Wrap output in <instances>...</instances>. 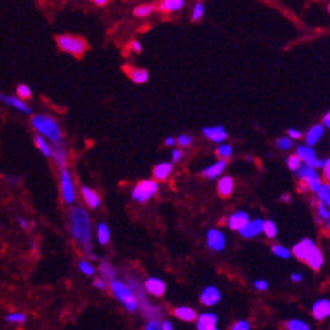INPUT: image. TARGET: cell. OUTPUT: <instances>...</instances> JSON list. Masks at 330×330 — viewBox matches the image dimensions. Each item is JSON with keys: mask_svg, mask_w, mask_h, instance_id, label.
Returning a JSON list of instances; mask_svg holds the SVG:
<instances>
[{"mask_svg": "<svg viewBox=\"0 0 330 330\" xmlns=\"http://www.w3.org/2000/svg\"><path fill=\"white\" fill-rule=\"evenodd\" d=\"M16 93H18L19 99H22V100H27L31 97V89L27 85H19Z\"/></svg>", "mask_w": 330, "mask_h": 330, "instance_id": "cell-40", "label": "cell"}, {"mask_svg": "<svg viewBox=\"0 0 330 330\" xmlns=\"http://www.w3.org/2000/svg\"><path fill=\"white\" fill-rule=\"evenodd\" d=\"M51 156L54 159V162L57 163V166L61 168H65L66 161H67V155H66V150L61 146L60 143H57L51 148Z\"/></svg>", "mask_w": 330, "mask_h": 330, "instance_id": "cell-20", "label": "cell"}, {"mask_svg": "<svg viewBox=\"0 0 330 330\" xmlns=\"http://www.w3.org/2000/svg\"><path fill=\"white\" fill-rule=\"evenodd\" d=\"M297 155L299 156L300 161H303L305 165L307 166H312V167H322L324 166V161H319L317 159V155H315V151L313 150L312 146H299L297 148Z\"/></svg>", "mask_w": 330, "mask_h": 330, "instance_id": "cell-9", "label": "cell"}, {"mask_svg": "<svg viewBox=\"0 0 330 330\" xmlns=\"http://www.w3.org/2000/svg\"><path fill=\"white\" fill-rule=\"evenodd\" d=\"M78 270L88 276H92L93 274H95V268H93V265H92L89 262H86V260H80V262H78Z\"/></svg>", "mask_w": 330, "mask_h": 330, "instance_id": "cell-34", "label": "cell"}, {"mask_svg": "<svg viewBox=\"0 0 330 330\" xmlns=\"http://www.w3.org/2000/svg\"><path fill=\"white\" fill-rule=\"evenodd\" d=\"M174 314L177 318L182 319V321H187V322L194 321V319L197 318V314H196V312H194L193 309H190V307H186V306L177 307V309L174 310Z\"/></svg>", "mask_w": 330, "mask_h": 330, "instance_id": "cell-24", "label": "cell"}, {"mask_svg": "<svg viewBox=\"0 0 330 330\" xmlns=\"http://www.w3.org/2000/svg\"><path fill=\"white\" fill-rule=\"evenodd\" d=\"M249 328H251L249 322H247V321H239V322H236L232 326V330H248Z\"/></svg>", "mask_w": 330, "mask_h": 330, "instance_id": "cell-44", "label": "cell"}, {"mask_svg": "<svg viewBox=\"0 0 330 330\" xmlns=\"http://www.w3.org/2000/svg\"><path fill=\"white\" fill-rule=\"evenodd\" d=\"M7 322L12 325H22L26 321V315L23 313H11L6 317Z\"/></svg>", "mask_w": 330, "mask_h": 330, "instance_id": "cell-33", "label": "cell"}, {"mask_svg": "<svg viewBox=\"0 0 330 330\" xmlns=\"http://www.w3.org/2000/svg\"><path fill=\"white\" fill-rule=\"evenodd\" d=\"M324 174H325V178L329 181L330 178V161L328 159V161H324Z\"/></svg>", "mask_w": 330, "mask_h": 330, "instance_id": "cell-49", "label": "cell"}, {"mask_svg": "<svg viewBox=\"0 0 330 330\" xmlns=\"http://www.w3.org/2000/svg\"><path fill=\"white\" fill-rule=\"evenodd\" d=\"M161 329L171 330V329H173V325H171V322H168V321H165V322H162V324H161Z\"/></svg>", "mask_w": 330, "mask_h": 330, "instance_id": "cell-55", "label": "cell"}, {"mask_svg": "<svg viewBox=\"0 0 330 330\" xmlns=\"http://www.w3.org/2000/svg\"><path fill=\"white\" fill-rule=\"evenodd\" d=\"M144 329L147 330H158L161 329V322L158 319H150L147 324H146V328Z\"/></svg>", "mask_w": 330, "mask_h": 330, "instance_id": "cell-45", "label": "cell"}, {"mask_svg": "<svg viewBox=\"0 0 330 330\" xmlns=\"http://www.w3.org/2000/svg\"><path fill=\"white\" fill-rule=\"evenodd\" d=\"M263 225L264 221L262 218H256V220H252V221H248L239 229V232L243 237H247V239H252V237H256L259 234L263 232Z\"/></svg>", "mask_w": 330, "mask_h": 330, "instance_id": "cell-11", "label": "cell"}, {"mask_svg": "<svg viewBox=\"0 0 330 330\" xmlns=\"http://www.w3.org/2000/svg\"><path fill=\"white\" fill-rule=\"evenodd\" d=\"M217 154L222 158H229L232 155V147L229 144H221L218 148H217Z\"/></svg>", "mask_w": 330, "mask_h": 330, "instance_id": "cell-42", "label": "cell"}, {"mask_svg": "<svg viewBox=\"0 0 330 330\" xmlns=\"http://www.w3.org/2000/svg\"><path fill=\"white\" fill-rule=\"evenodd\" d=\"M70 232L73 237L84 247L85 252L89 255L90 258L95 259L92 255V244H90V220L86 210L76 206L70 212Z\"/></svg>", "mask_w": 330, "mask_h": 330, "instance_id": "cell-1", "label": "cell"}, {"mask_svg": "<svg viewBox=\"0 0 330 330\" xmlns=\"http://www.w3.org/2000/svg\"><path fill=\"white\" fill-rule=\"evenodd\" d=\"M93 284H95V287L99 288V290H105V288H107V284H105V282H104L102 279H95Z\"/></svg>", "mask_w": 330, "mask_h": 330, "instance_id": "cell-51", "label": "cell"}, {"mask_svg": "<svg viewBox=\"0 0 330 330\" xmlns=\"http://www.w3.org/2000/svg\"><path fill=\"white\" fill-rule=\"evenodd\" d=\"M220 299H221V294H220L218 288H216L214 286H208L201 294V302L204 303L205 306H213V305L218 303Z\"/></svg>", "mask_w": 330, "mask_h": 330, "instance_id": "cell-13", "label": "cell"}, {"mask_svg": "<svg viewBox=\"0 0 330 330\" xmlns=\"http://www.w3.org/2000/svg\"><path fill=\"white\" fill-rule=\"evenodd\" d=\"M263 232L267 234L268 237H271V239H272V237H275V236H276V225L274 224V221H270V220H268V221H264Z\"/></svg>", "mask_w": 330, "mask_h": 330, "instance_id": "cell-36", "label": "cell"}, {"mask_svg": "<svg viewBox=\"0 0 330 330\" xmlns=\"http://www.w3.org/2000/svg\"><path fill=\"white\" fill-rule=\"evenodd\" d=\"M178 143L181 146H189V144L192 143V138L187 136V135H181L180 138H178Z\"/></svg>", "mask_w": 330, "mask_h": 330, "instance_id": "cell-48", "label": "cell"}, {"mask_svg": "<svg viewBox=\"0 0 330 330\" xmlns=\"http://www.w3.org/2000/svg\"><path fill=\"white\" fill-rule=\"evenodd\" d=\"M130 76L133 80V82L143 84V82L147 81V78H148V73H147V70H144V69H133L130 73Z\"/></svg>", "mask_w": 330, "mask_h": 330, "instance_id": "cell-30", "label": "cell"}, {"mask_svg": "<svg viewBox=\"0 0 330 330\" xmlns=\"http://www.w3.org/2000/svg\"><path fill=\"white\" fill-rule=\"evenodd\" d=\"M233 190V181L231 177H224L218 182V193L221 194L222 197H228L231 196V193Z\"/></svg>", "mask_w": 330, "mask_h": 330, "instance_id": "cell-26", "label": "cell"}, {"mask_svg": "<svg viewBox=\"0 0 330 330\" xmlns=\"http://www.w3.org/2000/svg\"><path fill=\"white\" fill-rule=\"evenodd\" d=\"M152 11H154V6H151V4H144V6H139L138 8L135 10V15H136V16H140V18H143V16L150 15Z\"/></svg>", "mask_w": 330, "mask_h": 330, "instance_id": "cell-38", "label": "cell"}, {"mask_svg": "<svg viewBox=\"0 0 330 330\" xmlns=\"http://www.w3.org/2000/svg\"><path fill=\"white\" fill-rule=\"evenodd\" d=\"M181 155H182V152H181L180 150L173 151V162H177V161H180Z\"/></svg>", "mask_w": 330, "mask_h": 330, "instance_id": "cell-56", "label": "cell"}, {"mask_svg": "<svg viewBox=\"0 0 330 330\" xmlns=\"http://www.w3.org/2000/svg\"><path fill=\"white\" fill-rule=\"evenodd\" d=\"M92 1H93L95 4H97V6H104L108 0H92Z\"/></svg>", "mask_w": 330, "mask_h": 330, "instance_id": "cell-59", "label": "cell"}, {"mask_svg": "<svg viewBox=\"0 0 330 330\" xmlns=\"http://www.w3.org/2000/svg\"><path fill=\"white\" fill-rule=\"evenodd\" d=\"M272 252H274V255H276L278 258H282V259H288L290 256H291V252L288 251L287 248L279 246V244H276V246L272 247Z\"/></svg>", "mask_w": 330, "mask_h": 330, "instance_id": "cell-35", "label": "cell"}, {"mask_svg": "<svg viewBox=\"0 0 330 330\" xmlns=\"http://www.w3.org/2000/svg\"><path fill=\"white\" fill-rule=\"evenodd\" d=\"M248 220H249L248 213L243 212V210L241 212H236V213H233L232 216L229 217L228 227L231 229H233V231H239Z\"/></svg>", "mask_w": 330, "mask_h": 330, "instance_id": "cell-19", "label": "cell"}, {"mask_svg": "<svg viewBox=\"0 0 330 330\" xmlns=\"http://www.w3.org/2000/svg\"><path fill=\"white\" fill-rule=\"evenodd\" d=\"M293 253L295 255V258L307 262V264L312 267L313 270L319 271L321 267H322V264H324L322 253L317 248V246L309 239H303L297 246H294Z\"/></svg>", "mask_w": 330, "mask_h": 330, "instance_id": "cell-2", "label": "cell"}, {"mask_svg": "<svg viewBox=\"0 0 330 330\" xmlns=\"http://www.w3.org/2000/svg\"><path fill=\"white\" fill-rule=\"evenodd\" d=\"M138 309L140 310L144 318L159 319L162 317V310L158 306H154L150 300L147 299V297L138 300Z\"/></svg>", "mask_w": 330, "mask_h": 330, "instance_id": "cell-10", "label": "cell"}, {"mask_svg": "<svg viewBox=\"0 0 330 330\" xmlns=\"http://www.w3.org/2000/svg\"><path fill=\"white\" fill-rule=\"evenodd\" d=\"M287 328L290 330H309L310 328H309V325L305 324V322H302V321H299V319H293V321H290L287 324Z\"/></svg>", "mask_w": 330, "mask_h": 330, "instance_id": "cell-37", "label": "cell"}, {"mask_svg": "<svg viewBox=\"0 0 330 330\" xmlns=\"http://www.w3.org/2000/svg\"><path fill=\"white\" fill-rule=\"evenodd\" d=\"M131 48H132V50H133V51H136V53H140V51H142V45H140L138 41H133L131 45Z\"/></svg>", "mask_w": 330, "mask_h": 330, "instance_id": "cell-53", "label": "cell"}, {"mask_svg": "<svg viewBox=\"0 0 330 330\" xmlns=\"http://www.w3.org/2000/svg\"><path fill=\"white\" fill-rule=\"evenodd\" d=\"M202 132H204V135L206 138L210 139L212 142H216V143H221V142H224L225 139L228 138V133H227V131L221 126L205 127Z\"/></svg>", "mask_w": 330, "mask_h": 330, "instance_id": "cell-15", "label": "cell"}, {"mask_svg": "<svg viewBox=\"0 0 330 330\" xmlns=\"http://www.w3.org/2000/svg\"><path fill=\"white\" fill-rule=\"evenodd\" d=\"M174 143H175V140L173 138H167V139H166V144H167V146H173V144H174Z\"/></svg>", "mask_w": 330, "mask_h": 330, "instance_id": "cell-60", "label": "cell"}, {"mask_svg": "<svg viewBox=\"0 0 330 330\" xmlns=\"http://www.w3.org/2000/svg\"><path fill=\"white\" fill-rule=\"evenodd\" d=\"M288 136L291 139H299L300 136H302V133H300V131H298V130H293V128H290L287 131Z\"/></svg>", "mask_w": 330, "mask_h": 330, "instance_id": "cell-50", "label": "cell"}, {"mask_svg": "<svg viewBox=\"0 0 330 330\" xmlns=\"http://www.w3.org/2000/svg\"><path fill=\"white\" fill-rule=\"evenodd\" d=\"M0 101L4 102L6 105H10V107H12V108L18 109V111L23 112V114H30L31 112L30 107H29V105H27V104H26L22 99H19V97L6 96V95L0 93Z\"/></svg>", "mask_w": 330, "mask_h": 330, "instance_id": "cell-14", "label": "cell"}, {"mask_svg": "<svg viewBox=\"0 0 330 330\" xmlns=\"http://www.w3.org/2000/svg\"><path fill=\"white\" fill-rule=\"evenodd\" d=\"M61 192H62V197L66 204H73L74 185H73L72 175L66 168H62V171H61Z\"/></svg>", "mask_w": 330, "mask_h": 330, "instance_id": "cell-8", "label": "cell"}, {"mask_svg": "<svg viewBox=\"0 0 330 330\" xmlns=\"http://www.w3.org/2000/svg\"><path fill=\"white\" fill-rule=\"evenodd\" d=\"M307 189H309V187H307L306 182H305V181H303V182H300V183H299V190H300V192H306Z\"/></svg>", "mask_w": 330, "mask_h": 330, "instance_id": "cell-58", "label": "cell"}, {"mask_svg": "<svg viewBox=\"0 0 330 330\" xmlns=\"http://www.w3.org/2000/svg\"><path fill=\"white\" fill-rule=\"evenodd\" d=\"M317 193H318L319 202H322L325 206H328V208H329V205H330V186L329 185H321V187H319V190Z\"/></svg>", "mask_w": 330, "mask_h": 330, "instance_id": "cell-32", "label": "cell"}, {"mask_svg": "<svg viewBox=\"0 0 330 330\" xmlns=\"http://www.w3.org/2000/svg\"><path fill=\"white\" fill-rule=\"evenodd\" d=\"M255 288L259 290V291H265V290L268 288V283L265 282V280H262V279H260V280H256V282H255Z\"/></svg>", "mask_w": 330, "mask_h": 330, "instance_id": "cell-47", "label": "cell"}, {"mask_svg": "<svg viewBox=\"0 0 330 330\" xmlns=\"http://www.w3.org/2000/svg\"><path fill=\"white\" fill-rule=\"evenodd\" d=\"M35 144H36V147L39 148V151L42 152L43 155L45 156H51V147L49 146L48 144V142L45 140V138L43 136H41V135H38V136H35Z\"/></svg>", "mask_w": 330, "mask_h": 330, "instance_id": "cell-31", "label": "cell"}, {"mask_svg": "<svg viewBox=\"0 0 330 330\" xmlns=\"http://www.w3.org/2000/svg\"><path fill=\"white\" fill-rule=\"evenodd\" d=\"M109 237H111V233H109V228L107 227V224L100 222L97 225V240H99V243L107 244L109 241Z\"/></svg>", "mask_w": 330, "mask_h": 330, "instance_id": "cell-28", "label": "cell"}, {"mask_svg": "<svg viewBox=\"0 0 330 330\" xmlns=\"http://www.w3.org/2000/svg\"><path fill=\"white\" fill-rule=\"evenodd\" d=\"M313 314L317 319H324L330 315V302L328 299H321L314 303Z\"/></svg>", "mask_w": 330, "mask_h": 330, "instance_id": "cell-18", "label": "cell"}, {"mask_svg": "<svg viewBox=\"0 0 330 330\" xmlns=\"http://www.w3.org/2000/svg\"><path fill=\"white\" fill-rule=\"evenodd\" d=\"M318 213H319V216L322 217L324 220H329V217H330V214H329V210L326 209V206H325L322 202H319V205H318Z\"/></svg>", "mask_w": 330, "mask_h": 330, "instance_id": "cell-46", "label": "cell"}, {"mask_svg": "<svg viewBox=\"0 0 330 330\" xmlns=\"http://www.w3.org/2000/svg\"><path fill=\"white\" fill-rule=\"evenodd\" d=\"M202 16H204V6L201 3H197L194 6V10H193L192 19L193 20H199Z\"/></svg>", "mask_w": 330, "mask_h": 330, "instance_id": "cell-43", "label": "cell"}, {"mask_svg": "<svg viewBox=\"0 0 330 330\" xmlns=\"http://www.w3.org/2000/svg\"><path fill=\"white\" fill-rule=\"evenodd\" d=\"M225 166H227V162H225V161H218V162H216L214 165H212L209 167L205 168L204 171H202V175L208 177L210 180H213V178H216V177H218V175L221 174L222 171H224V168H225Z\"/></svg>", "mask_w": 330, "mask_h": 330, "instance_id": "cell-23", "label": "cell"}, {"mask_svg": "<svg viewBox=\"0 0 330 330\" xmlns=\"http://www.w3.org/2000/svg\"><path fill=\"white\" fill-rule=\"evenodd\" d=\"M109 288H111V293L117 298V300L126 307L128 312L133 313L138 310L136 298H135V295H133L128 284L123 283L121 280L112 279V280H109Z\"/></svg>", "mask_w": 330, "mask_h": 330, "instance_id": "cell-4", "label": "cell"}, {"mask_svg": "<svg viewBox=\"0 0 330 330\" xmlns=\"http://www.w3.org/2000/svg\"><path fill=\"white\" fill-rule=\"evenodd\" d=\"M322 123H324L325 127H329L330 126V112H328V114L325 115Z\"/></svg>", "mask_w": 330, "mask_h": 330, "instance_id": "cell-57", "label": "cell"}, {"mask_svg": "<svg viewBox=\"0 0 330 330\" xmlns=\"http://www.w3.org/2000/svg\"><path fill=\"white\" fill-rule=\"evenodd\" d=\"M81 192H82V196L85 198V202L88 204L90 209H96V208L100 206V198H99V196L90 187L84 186Z\"/></svg>", "mask_w": 330, "mask_h": 330, "instance_id": "cell-22", "label": "cell"}, {"mask_svg": "<svg viewBox=\"0 0 330 330\" xmlns=\"http://www.w3.org/2000/svg\"><path fill=\"white\" fill-rule=\"evenodd\" d=\"M18 222H19V224H20V227H22V228H23V229H29V228H30V224L26 221L24 218H22V217H19Z\"/></svg>", "mask_w": 330, "mask_h": 330, "instance_id": "cell-54", "label": "cell"}, {"mask_svg": "<svg viewBox=\"0 0 330 330\" xmlns=\"http://www.w3.org/2000/svg\"><path fill=\"white\" fill-rule=\"evenodd\" d=\"M57 43L62 51L69 53L73 55H80L84 54V51L86 50V43L84 39L78 38V36L73 35H60L57 38Z\"/></svg>", "mask_w": 330, "mask_h": 330, "instance_id": "cell-5", "label": "cell"}, {"mask_svg": "<svg viewBox=\"0 0 330 330\" xmlns=\"http://www.w3.org/2000/svg\"><path fill=\"white\" fill-rule=\"evenodd\" d=\"M324 126L321 124H317V126H313L309 132L306 133V144L309 146H313V144H317L321 140V138L324 136Z\"/></svg>", "mask_w": 330, "mask_h": 330, "instance_id": "cell-21", "label": "cell"}, {"mask_svg": "<svg viewBox=\"0 0 330 330\" xmlns=\"http://www.w3.org/2000/svg\"><path fill=\"white\" fill-rule=\"evenodd\" d=\"M171 170H173L171 163L166 162L159 163V165L154 168V175H155L156 180H166L168 175H170V173H171Z\"/></svg>", "mask_w": 330, "mask_h": 330, "instance_id": "cell-27", "label": "cell"}, {"mask_svg": "<svg viewBox=\"0 0 330 330\" xmlns=\"http://www.w3.org/2000/svg\"><path fill=\"white\" fill-rule=\"evenodd\" d=\"M31 126L43 138H48L50 142H53L55 144L61 143L62 135H61L60 127L57 124V121L54 119H51L50 116L34 115L31 117Z\"/></svg>", "mask_w": 330, "mask_h": 330, "instance_id": "cell-3", "label": "cell"}, {"mask_svg": "<svg viewBox=\"0 0 330 330\" xmlns=\"http://www.w3.org/2000/svg\"><path fill=\"white\" fill-rule=\"evenodd\" d=\"M302 279H303V276H302V274H298V272H294V274L291 275V280L295 283L302 282Z\"/></svg>", "mask_w": 330, "mask_h": 330, "instance_id": "cell-52", "label": "cell"}, {"mask_svg": "<svg viewBox=\"0 0 330 330\" xmlns=\"http://www.w3.org/2000/svg\"><path fill=\"white\" fill-rule=\"evenodd\" d=\"M295 173L298 174V177H299L300 180H303L306 182L307 187H309L312 192L314 193L318 192L319 187L322 185V182H321L318 174H317V171H315V167L307 166V165H305V166L300 165L299 168H298Z\"/></svg>", "mask_w": 330, "mask_h": 330, "instance_id": "cell-6", "label": "cell"}, {"mask_svg": "<svg viewBox=\"0 0 330 330\" xmlns=\"http://www.w3.org/2000/svg\"><path fill=\"white\" fill-rule=\"evenodd\" d=\"M185 4V0H162L159 10L163 12L178 11Z\"/></svg>", "mask_w": 330, "mask_h": 330, "instance_id": "cell-25", "label": "cell"}, {"mask_svg": "<svg viewBox=\"0 0 330 330\" xmlns=\"http://www.w3.org/2000/svg\"><path fill=\"white\" fill-rule=\"evenodd\" d=\"M287 166H288V168L291 170V171H297L298 168H299V166H300V159H299V156L298 155H291V156H288V159H287Z\"/></svg>", "mask_w": 330, "mask_h": 330, "instance_id": "cell-39", "label": "cell"}, {"mask_svg": "<svg viewBox=\"0 0 330 330\" xmlns=\"http://www.w3.org/2000/svg\"><path fill=\"white\" fill-rule=\"evenodd\" d=\"M276 146H278V148H280L283 151L290 150L293 147V140L290 138H280L276 142Z\"/></svg>", "mask_w": 330, "mask_h": 330, "instance_id": "cell-41", "label": "cell"}, {"mask_svg": "<svg viewBox=\"0 0 330 330\" xmlns=\"http://www.w3.org/2000/svg\"><path fill=\"white\" fill-rule=\"evenodd\" d=\"M206 240H208V247H209L210 249L217 251V252L222 251L225 248V244H227L224 233L220 232V231H217V229H210V231H208Z\"/></svg>", "mask_w": 330, "mask_h": 330, "instance_id": "cell-12", "label": "cell"}, {"mask_svg": "<svg viewBox=\"0 0 330 330\" xmlns=\"http://www.w3.org/2000/svg\"><path fill=\"white\" fill-rule=\"evenodd\" d=\"M100 274L105 280H112V279H115L116 271L108 262H102L101 265H100Z\"/></svg>", "mask_w": 330, "mask_h": 330, "instance_id": "cell-29", "label": "cell"}, {"mask_svg": "<svg viewBox=\"0 0 330 330\" xmlns=\"http://www.w3.org/2000/svg\"><path fill=\"white\" fill-rule=\"evenodd\" d=\"M282 199H283V201H287V202H288V201H290V196H288V194H286V196L283 194Z\"/></svg>", "mask_w": 330, "mask_h": 330, "instance_id": "cell-61", "label": "cell"}, {"mask_svg": "<svg viewBox=\"0 0 330 330\" xmlns=\"http://www.w3.org/2000/svg\"><path fill=\"white\" fill-rule=\"evenodd\" d=\"M158 192V183L155 181H142L132 192V198L138 202H146Z\"/></svg>", "mask_w": 330, "mask_h": 330, "instance_id": "cell-7", "label": "cell"}, {"mask_svg": "<svg viewBox=\"0 0 330 330\" xmlns=\"http://www.w3.org/2000/svg\"><path fill=\"white\" fill-rule=\"evenodd\" d=\"M144 287H146V290L150 294L155 295V297H161L166 291V284H165V282H163L162 279H158V278H148L146 280V283H144Z\"/></svg>", "mask_w": 330, "mask_h": 330, "instance_id": "cell-17", "label": "cell"}, {"mask_svg": "<svg viewBox=\"0 0 330 330\" xmlns=\"http://www.w3.org/2000/svg\"><path fill=\"white\" fill-rule=\"evenodd\" d=\"M217 317L213 313H204L197 319L198 330H216Z\"/></svg>", "mask_w": 330, "mask_h": 330, "instance_id": "cell-16", "label": "cell"}]
</instances>
